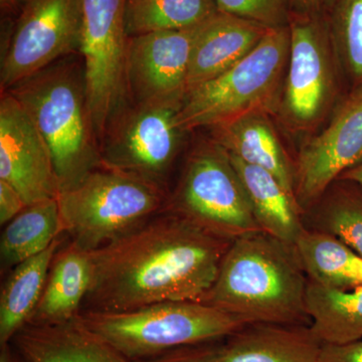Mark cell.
<instances>
[{
	"label": "cell",
	"instance_id": "cell-28",
	"mask_svg": "<svg viewBox=\"0 0 362 362\" xmlns=\"http://www.w3.org/2000/svg\"><path fill=\"white\" fill-rule=\"evenodd\" d=\"M220 13L252 21L268 28L290 25L286 0H214Z\"/></svg>",
	"mask_w": 362,
	"mask_h": 362
},
{
	"label": "cell",
	"instance_id": "cell-11",
	"mask_svg": "<svg viewBox=\"0 0 362 362\" xmlns=\"http://www.w3.org/2000/svg\"><path fill=\"white\" fill-rule=\"evenodd\" d=\"M202 23L187 30L128 37L127 101L140 104L183 100L190 56Z\"/></svg>",
	"mask_w": 362,
	"mask_h": 362
},
{
	"label": "cell",
	"instance_id": "cell-9",
	"mask_svg": "<svg viewBox=\"0 0 362 362\" xmlns=\"http://www.w3.org/2000/svg\"><path fill=\"white\" fill-rule=\"evenodd\" d=\"M181 103L126 102L100 144L101 163L165 185L185 132L180 124Z\"/></svg>",
	"mask_w": 362,
	"mask_h": 362
},
{
	"label": "cell",
	"instance_id": "cell-29",
	"mask_svg": "<svg viewBox=\"0 0 362 362\" xmlns=\"http://www.w3.org/2000/svg\"><path fill=\"white\" fill-rule=\"evenodd\" d=\"M214 343L181 347L152 358L132 362H214Z\"/></svg>",
	"mask_w": 362,
	"mask_h": 362
},
{
	"label": "cell",
	"instance_id": "cell-26",
	"mask_svg": "<svg viewBox=\"0 0 362 362\" xmlns=\"http://www.w3.org/2000/svg\"><path fill=\"white\" fill-rule=\"evenodd\" d=\"M349 181L329 197L322 195L304 225L310 230L329 233L351 247L362 258V187Z\"/></svg>",
	"mask_w": 362,
	"mask_h": 362
},
{
	"label": "cell",
	"instance_id": "cell-2",
	"mask_svg": "<svg viewBox=\"0 0 362 362\" xmlns=\"http://www.w3.org/2000/svg\"><path fill=\"white\" fill-rule=\"evenodd\" d=\"M308 282L294 245L264 232L250 233L230 243L202 302L244 324H310Z\"/></svg>",
	"mask_w": 362,
	"mask_h": 362
},
{
	"label": "cell",
	"instance_id": "cell-27",
	"mask_svg": "<svg viewBox=\"0 0 362 362\" xmlns=\"http://www.w3.org/2000/svg\"><path fill=\"white\" fill-rule=\"evenodd\" d=\"M330 11V37L352 75L362 80V0H338Z\"/></svg>",
	"mask_w": 362,
	"mask_h": 362
},
{
	"label": "cell",
	"instance_id": "cell-33",
	"mask_svg": "<svg viewBox=\"0 0 362 362\" xmlns=\"http://www.w3.org/2000/svg\"><path fill=\"white\" fill-rule=\"evenodd\" d=\"M25 2L26 0H0L2 18L13 20L14 18L16 20L20 16L21 9L25 6Z\"/></svg>",
	"mask_w": 362,
	"mask_h": 362
},
{
	"label": "cell",
	"instance_id": "cell-1",
	"mask_svg": "<svg viewBox=\"0 0 362 362\" xmlns=\"http://www.w3.org/2000/svg\"><path fill=\"white\" fill-rule=\"evenodd\" d=\"M178 214L160 211L90 252L82 311L121 312L168 301H204L230 245Z\"/></svg>",
	"mask_w": 362,
	"mask_h": 362
},
{
	"label": "cell",
	"instance_id": "cell-25",
	"mask_svg": "<svg viewBox=\"0 0 362 362\" xmlns=\"http://www.w3.org/2000/svg\"><path fill=\"white\" fill-rule=\"evenodd\" d=\"M214 0H127L128 37L194 28L218 13Z\"/></svg>",
	"mask_w": 362,
	"mask_h": 362
},
{
	"label": "cell",
	"instance_id": "cell-36",
	"mask_svg": "<svg viewBox=\"0 0 362 362\" xmlns=\"http://www.w3.org/2000/svg\"><path fill=\"white\" fill-rule=\"evenodd\" d=\"M338 0H323L324 8L331 11L337 4Z\"/></svg>",
	"mask_w": 362,
	"mask_h": 362
},
{
	"label": "cell",
	"instance_id": "cell-12",
	"mask_svg": "<svg viewBox=\"0 0 362 362\" xmlns=\"http://www.w3.org/2000/svg\"><path fill=\"white\" fill-rule=\"evenodd\" d=\"M362 160V83L343 102L329 125L305 143L295 165V197L302 211Z\"/></svg>",
	"mask_w": 362,
	"mask_h": 362
},
{
	"label": "cell",
	"instance_id": "cell-6",
	"mask_svg": "<svg viewBox=\"0 0 362 362\" xmlns=\"http://www.w3.org/2000/svg\"><path fill=\"white\" fill-rule=\"evenodd\" d=\"M290 26L270 28L242 61L183 97L181 128H211L271 110L279 96L290 54Z\"/></svg>",
	"mask_w": 362,
	"mask_h": 362
},
{
	"label": "cell",
	"instance_id": "cell-24",
	"mask_svg": "<svg viewBox=\"0 0 362 362\" xmlns=\"http://www.w3.org/2000/svg\"><path fill=\"white\" fill-rule=\"evenodd\" d=\"M63 233L58 199H47L26 207L2 232V271L13 269L45 251Z\"/></svg>",
	"mask_w": 362,
	"mask_h": 362
},
{
	"label": "cell",
	"instance_id": "cell-15",
	"mask_svg": "<svg viewBox=\"0 0 362 362\" xmlns=\"http://www.w3.org/2000/svg\"><path fill=\"white\" fill-rule=\"evenodd\" d=\"M324 343L310 324H246L214 345V362H319Z\"/></svg>",
	"mask_w": 362,
	"mask_h": 362
},
{
	"label": "cell",
	"instance_id": "cell-23",
	"mask_svg": "<svg viewBox=\"0 0 362 362\" xmlns=\"http://www.w3.org/2000/svg\"><path fill=\"white\" fill-rule=\"evenodd\" d=\"M305 303L312 329L324 344L362 339V286L333 289L309 281Z\"/></svg>",
	"mask_w": 362,
	"mask_h": 362
},
{
	"label": "cell",
	"instance_id": "cell-21",
	"mask_svg": "<svg viewBox=\"0 0 362 362\" xmlns=\"http://www.w3.org/2000/svg\"><path fill=\"white\" fill-rule=\"evenodd\" d=\"M62 239L45 251L14 267L0 295V346L11 344L30 322L39 304Z\"/></svg>",
	"mask_w": 362,
	"mask_h": 362
},
{
	"label": "cell",
	"instance_id": "cell-22",
	"mask_svg": "<svg viewBox=\"0 0 362 362\" xmlns=\"http://www.w3.org/2000/svg\"><path fill=\"white\" fill-rule=\"evenodd\" d=\"M308 280L349 290L362 286V258L334 235L305 228L294 244Z\"/></svg>",
	"mask_w": 362,
	"mask_h": 362
},
{
	"label": "cell",
	"instance_id": "cell-5",
	"mask_svg": "<svg viewBox=\"0 0 362 362\" xmlns=\"http://www.w3.org/2000/svg\"><path fill=\"white\" fill-rule=\"evenodd\" d=\"M81 318L130 361L181 347L221 341L246 325L226 312L197 301H168L129 311L85 310Z\"/></svg>",
	"mask_w": 362,
	"mask_h": 362
},
{
	"label": "cell",
	"instance_id": "cell-35",
	"mask_svg": "<svg viewBox=\"0 0 362 362\" xmlns=\"http://www.w3.org/2000/svg\"><path fill=\"white\" fill-rule=\"evenodd\" d=\"M0 362H25L23 359L18 356V352L16 354L11 349V344H6L1 346V351H0Z\"/></svg>",
	"mask_w": 362,
	"mask_h": 362
},
{
	"label": "cell",
	"instance_id": "cell-34",
	"mask_svg": "<svg viewBox=\"0 0 362 362\" xmlns=\"http://www.w3.org/2000/svg\"><path fill=\"white\" fill-rule=\"evenodd\" d=\"M338 180L352 181V182H356L362 187V160L354 165V168L345 171Z\"/></svg>",
	"mask_w": 362,
	"mask_h": 362
},
{
	"label": "cell",
	"instance_id": "cell-7",
	"mask_svg": "<svg viewBox=\"0 0 362 362\" xmlns=\"http://www.w3.org/2000/svg\"><path fill=\"white\" fill-rule=\"evenodd\" d=\"M161 211L178 214L230 242L263 232L228 154L214 141L188 157L180 185Z\"/></svg>",
	"mask_w": 362,
	"mask_h": 362
},
{
	"label": "cell",
	"instance_id": "cell-20",
	"mask_svg": "<svg viewBox=\"0 0 362 362\" xmlns=\"http://www.w3.org/2000/svg\"><path fill=\"white\" fill-rule=\"evenodd\" d=\"M92 280L90 252L69 245L59 250L42 298L28 324L49 325L66 322L82 312Z\"/></svg>",
	"mask_w": 362,
	"mask_h": 362
},
{
	"label": "cell",
	"instance_id": "cell-31",
	"mask_svg": "<svg viewBox=\"0 0 362 362\" xmlns=\"http://www.w3.org/2000/svg\"><path fill=\"white\" fill-rule=\"evenodd\" d=\"M319 362H362V339L346 344H323Z\"/></svg>",
	"mask_w": 362,
	"mask_h": 362
},
{
	"label": "cell",
	"instance_id": "cell-10",
	"mask_svg": "<svg viewBox=\"0 0 362 362\" xmlns=\"http://www.w3.org/2000/svg\"><path fill=\"white\" fill-rule=\"evenodd\" d=\"M81 28L82 0H26L8 42L1 47L0 90L78 54Z\"/></svg>",
	"mask_w": 362,
	"mask_h": 362
},
{
	"label": "cell",
	"instance_id": "cell-17",
	"mask_svg": "<svg viewBox=\"0 0 362 362\" xmlns=\"http://www.w3.org/2000/svg\"><path fill=\"white\" fill-rule=\"evenodd\" d=\"M269 30L259 23L220 11L204 21L190 56L187 93L218 77L242 61Z\"/></svg>",
	"mask_w": 362,
	"mask_h": 362
},
{
	"label": "cell",
	"instance_id": "cell-18",
	"mask_svg": "<svg viewBox=\"0 0 362 362\" xmlns=\"http://www.w3.org/2000/svg\"><path fill=\"white\" fill-rule=\"evenodd\" d=\"M211 135L221 148L247 164L266 169L295 197V166L266 113L249 114L214 126Z\"/></svg>",
	"mask_w": 362,
	"mask_h": 362
},
{
	"label": "cell",
	"instance_id": "cell-19",
	"mask_svg": "<svg viewBox=\"0 0 362 362\" xmlns=\"http://www.w3.org/2000/svg\"><path fill=\"white\" fill-rule=\"evenodd\" d=\"M223 149V148H221ZM237 171L252 213L259 228L277 239L294 245L306 226L301 206L271 173L228 153Z\"/></svg>",
	"mask_w": 362,
	"mask_h": 362
},
{
	"label": "cell",
	"instance_id": "cell-32",
	"mask_svg": "<svg viewBox=\"0 0 362 362\" xmlns=\"http://www.w3.org/2000/svg\"><path fill=\"white\" fill-rule=\"evenodd\" d=\"M290 16H322L323 0H286Z\"/></svg>",
	"mask_w": 362,
	"mask_h": 362
},
{
	"label": "cell",
	"instance_id": "cell-14",
	"mask_svg": "<svg viewBox=\"0 0 362 362\" xmlns=\"http://www.w3.org/2000/svg\"><path fill=\"white\" fill-rule=\"evenodd\" d=\"M0 180L16 188L28 206L58 199L61 190L49 146L7 90L0 97Z\"/></svg>",
	"mask_w": 362,
	"mask_h": 362
},
{
	"label": "cell",
	"instance_id": "cell-16",
	"mask_svg": "<svg viewBox=\"0 0 362 362\" xmlns=\"http://www.w3.org/2000/svg\"><path fill=\"white\" fill-rule=\"evenodd\" d=\"M11 344L25 362H132L90 330L80 314L66 322L28 324Z\"/></svg>",
	"mask_w": 362,
	"mask_h": 362
},
{
	"label": "cell",
	"instance_id": "cell-4",
	"mask_svg": "<svg viewBox=\"0 0 362 362\" xmlns=\"http://www.w3.org/2000/svg\"><path fill=\"white\" fill-rule=\"evenodd\" d=\"M168 199L165 185L101 163L57 199L64 233L93 252L160 213Z\"/></svg>",
	"mask_w": 362,
	"mask_h": 362
},
{
	"label": "cell",
	"instance_id": "cell-3",
	"mask_svg": "<svg viewBox=\"0 0 362 362\" xmlns=\"http://www.w3.org/2000/svg\"><path fill=\"white\" fill-rule=\"evenodd\" d=\"M6 90L20 102L49 146L59 192L101 164L80 54L64 57Z\"/></svg>",
	"mask_w": 362,
	"mask_h": 362
},
{
	"label": "cell",
	"instance_id": "cell-30",
	"mask_svg": "<svg viewBox=\"0 0 362 362\" xmlns=\"http://www.w3.org/2000/svg\"><path fill=\"white\" fill-rule=\"evenodd\" d=\"M26 207L20 192L9 183L0 180V223L7 225Z\"/></svg>",
	"mask_w": 362,
	"mask_h": 362
},
{
	"label": "cell",
	"instance_id": "cell-13",
	"mask_svg": "<svg viewBox=\"0 0 362 362\" xmlns=\"http://www.w3.org/2000/svg\"><path fill=\"white\" fill-rule=\"evenodd\" d=\"M284 109L293 123L315 122L332 92L329 23L322 16H293Z\"/></svg>",
	"mask_w": 362,
	"mask_h": 362
},
{
	"label": "cell",
	"instance_id": "cell-8",
	"mask_svg": "<svg viewBox=\"0 0 362 362\" xmlns=\"http://www.w3.org/2000/svg\"><path fill=\"white\" fill-rule=\"evenodd\" d=\"M126 1L82 0L78 54L84 69L88 107L99 145L111 119L127 102Z\"/></svg>",
	"mask_w": 362,
	"mask_h": 362
}]
</instances>
